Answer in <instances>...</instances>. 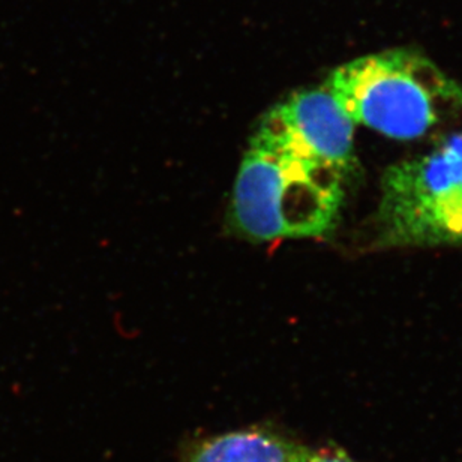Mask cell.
I'll use <instances>...</instances> for the list:
<instances>
[{
    "instance_id": "6da1fadb",
    "label": "cell",
    "mask_w": 462,
    "mask_h": 462,
    "mask_svg": "<svg viewBox=\"0 0 462 462\" xmlns=\"http://www.w3.org/2000/svg\"><path fill=\"white\" fill-rule=\"evenodd\" d=\"M326 89L353 124L414 140L462 115V88L413 50H387L337 68Z\"/></svg>"
},
{
    "instance_id": "5b68a950",
    "label": "cell",
    "mask_w": 462,
    "mask_h": 462,
    "mask_svg": "<svg viewBox=\"0 0 462 462\" xmlns=\"http://www.w3.org/2000/svg\"><path fill=\"white\" fill-rule=\"evenodd\" d=\"M305 448L266 428H246L210 437L185 462H299Z\"/></svg>"
},
{
    "instance_id": "7a4b0ae2",
    "label": "cell",
    "mask_w": 462,
    "mask_h": 462,
    "mask_svg": "<svg viewBox=\"0 0 462 462\" xmlns=\"http://www.w3.org/2000/svg\"><path fill=\"white\" fill-rule=\"evenodd\" d=\"M346 176L291 152L251 146L236 179L233 219L254 240L317 237L332 230Z\"/></svg>"
},
{
    "instance_id": "8992f818",
    "label": "cell",
    "mask_w": 462,
    "mask_h": 462,
    "mask_svg": "<svg viewBox=\"0 0 462 462\" xmlns=\"http://www.w3.org/2000/svg\"><path fill=\"white\" fill-rule=\"evenodd\" d=\"M299 462H356L348 455L339 449H307L303 452L302 458Z\"/></svg>"
},
{
    "instance_id": "3957f363",
    "label": "cell",
    "mask_w": 462,
    "mask_h": 462,
    "mask_svg": "<svg viewBox=\"0 0 462 462\" xmlns=\"http://www.w3.org/2000/svg\"><path fill=\"white\" fill-rule=\"evenodd\" d=\"M374 231L386 248L462 245V133L384 171Z\"/></svg>"
},
{
    "instance_id": "277c9868",
    "label": "cell",
    "mask_w": 462,
    "mask_h": 462,
    "mask_svg": "<svg viewBox=\"0 0 462 462\" xmlns=\"http://www.w3.org/2000/svg\"><path fill=\"white\" fill-rule=\"evenodd\" d=\"M285 144L350 176L355 170V124L325 88L300 90L267 113Z\"/></svg>"
}]
</instances>
